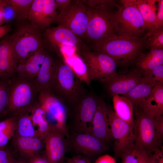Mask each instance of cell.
<instances>
[{"label": "cell", "mask_w": 163, "mask_h": 163, "mask_svg": "<svg viewBox=\"0 0 163 163\" xmlns=\"http://www.w3.org/2000/svg\"><path fill=\"white\" fill-rule=\"evenodd\" d=\"M145 48L143 37L114 34L95 44L91 49L108 55L113 59L117 66L127 67L134 64Z\"/></svg>", "instance_id": "1"}, {"label": "cell", "mask_w": 163, "mask_h": 163, "mask_svg": "<svg viewBox=\"0 0 163 163\" xmlns=\"http://www.w3.org/2000/svg\"><path fill=\"white\" fill-rule=\"evenodd\" d=\"M39 91L34 79L15 73L10 79L5 115L8 117L29 110L37 101Z\"/></svg>", "instance_id": "2"}, {"label": "cell", "mask_w": 163, "mask_h": 163, "mask_svg": "<svg viewBox=\"0 0 163 163\" xmlns=\"http://www.w3.org/2000/svg\"><path fill=\"white\" fill-rule=\"evenodd\" d=\"M83 83L71 67L61 59L49 89L63 101L68 108L74 104L86 91Z\"/></svg>", "instance_id": "3"}, {"label": "cell", "mask_w": 163, "mask_h": 163, "mask_svg": "<svg viewBox=\"0 0 163 163\" xmlns=\"http://www.w3.org/2000/svg\"><path fill=\"white\" fill-rule=\"evenodd\" d=\"M99 99L86 91L74 104L67 108L69 135L78 133L91 134L92 120Z\"/></svg>", "instance_id": "4"}, {"label": "cell", "mask_w": 163, "mask_h": 163, "mask_svg": "<svg viewBox=\"0 0 163 163\" xmlns=\"http://www.w3.org/2000/svg\"><path fill=\"white\" fill-rule=\"evenodd\" d=\"M135 110L133 132L135 147L140 151L152 155L160 149L163 138L158 133L155 119L142 109Z\"/></svg>", "instance_id": "5"}, {"label": "cell", "mask_w": 163, "mask_h": 163, "mask_svg": "<svg viewBox=\"0 0 163 163\" xmlns=\"http://www.w3.org/2000/svg\"><path fill=\"white\" fill-rule=\"evenodd\" d=\"M115 12H111L110 22L116 35L136 38L147 29V26L138 9L134 6L124 3Z\"/></svg>", "instance_id": "6"}, {"label": "cell", "mask_w": 163, "mask_h": 163, "mask_svg": "<svg viewBox=\"0 0 163 163\" xmlns=\"http://www.w3.org/2000/svg\"><path fill=\"white\" fill-rule=\"evenodd\" d=\"M9 38L17 67L43 47L39 29L31 23L21 26Z\"/></svg>", "instance_id": "7"}, {"label": "cell", "mask_w": 163, "mask_h": 163, "mask_svg": "<svg viewBox=\"0 0 163 163\" xmlns=\"http://www.w3.org/2000/svg\"><path fill=\"white\" fill-rule=\"evenodd\" d=\"M38 101L50 128L68 136V110L63 101L49 89L40 91Z\"/></svg>", "instance_id": "8"}, {"label": "cell", "mask_w": 163, "mask_h": 163, "mask_svg": "<svg viewBox=\"0 0 163 163\" xmlns=\"http://www.w3.org/2000/svg\"><path fill=\"white\" fill-rule=\"evenodd\" d=\"M114 7L110 4L88 7V21L85 39L91 43L92 46L108 37L116 34L110 20L111 9Z\"/></svg>", "instance_id": "9"}, {"label": "cell", "mask_w": 163, "mask_h": 163, "mask_svg": "<svg viewBox=\"0 0 163 163\" xmlns=\"http://www.w3.org/2000/svg\"><path fill=\"white\" fill-rule=\"evenodd\" d=\"M78 53L86 66L91 81L104 83L117 74L116 62L108 55L90 49L81 50Z\"/></svg>", "instance_id": "10"}, {"label": "cell", "mask_w": 163, "mask_h": 163, "mask_svg": "<svg viewBox=\"0 0 163 163\" xmlns=\"http://www.w3.org/2000/svg\"><path fill=\"white\" fill-rule=\"evenodd\" d=\"M88 9L83 1L72 0L58 14L55 23L69 29L80 39H85Z\"/></svg>", "instance_id": "11"}, {"label": "cell", "mask_w": 163, "mask_h": 163, "mask_svg": "<svg viewBox=\"0 0 163 163\" xmlns=\"http://www.w3.org/2000/svg\"><path fill=\"white\" fill-rule=\"evenodd\" d=\"M107 113L111 134L114 141L115 155L120 157L135 147L133 127L117 117L108 105Z\"/></svg>", "instance_id": "12"}, {"label": "cell", "mask_w": 163, "mask_h": 163, "mask_svg": "<svg viewBox=\"0 0 163 163\" xmlns=\"http://www.w3.org/2000/svg\"><path fill=\"white\" fill-rule=\"evenodd\" d=\"M44 35L47 41L57 53L66 49H75L78 51L88 48L73 32L61 25L48 28Z\"/></svg>", "instance_id": "13"}, {"label": "cell", "mask_w": 163, "mask_h": 163, "mask_svg": "<svg viewBox=\"0 0 163 163\" xmlns=\"http://www.w3.org/2000/svg\"><path fill=\"white\" fill-rule=\"evenodd\" d=\"M67 150H72L77 153L89 156L100 154L107 147L97 138L89 133H78L66 137Z\"/></svg>", "instance_id": "14"}, {"label": "cell", "mask_w": 163, "mask_h": 163, "mask_svg": "<svg viewBox=\"0 0 163 163\" xmlns=\"http://www.w3.org/2000/svg\"><path fill=\"white\" fill-rule=\"evenodd\" d=\"M56 9L54 0H34L27 18L39 29H47L55 23Z\"/></svg>", "instance_id": "15"}, {"label": "cell", "mask_w": 163, "mask_h": 163, "mask_svg": "<svg viewBox=\"0 0 163 163\" xmlns=\"http://www.w3.org/2000/svg\"><path fill=\"white\" fill-rule=\"evenodd\" d=\"M11 150L15 158L27 163L31 158L44 154V139L39 137H14Z\"/></svg>", "instance_id": "16"}, {"label": "cell", "mask_w": 163, "mask_h": 163, "mask_svg": "<svg viewBox=\"0 0 163 163\" xmlns=\"http://www.w3.org/2000/svg\"><path fill=\"white\" fill-rule=\"evenodd\" d=\"M146 82H148L146 78L135 68L126 73H117L104 83L108 92L113 96L123 95L138 84Z\"/></svg>", "instance_id": "17"}, {"label": "cell", "mask_w": 163, "mask_h": 163, "mask_svg": "<svg viewBox=\"0 0 163 163\" xmlns=\"http://www.w3.org/2000/svg\"><path fill=\"white\" fill-rule=\"evenodd\" d=\"M43 139L44 154L49 163H62L67 150L64 136L51 128L45 134Z\"/></svg>", "instance_id": "18"}, {"label": "cell", "mask_w": 163, "mask_h": 163, "mask_svg": "<svg viewBox=\"0 0 163 163\" xmlns=\"http://www.w3.org/2000/svg\"><path fill=\"white\" fill-rule=\"evenodd\" d=\"M107 106L103 100L99 99L92 120L91 134L108 147L113 139L109 123Z\"/></svg>", "instance_id": "19"}, {"label": "cell", "mask_w": 163, "mask_h": 163, "mask_svg": "<svg viewBox=\"0 0 163 163\" xmlns=\"http://www.w3.org/2000/svg\"><path fill=\"white\" fill-rule=\"evenodd\" d=\"M137 69L145 77L154 69L163 65V50L155 49L143 52L134 63Z\"/></svg>", "instance_id": "20"}, {"label": "cell", "mask_w": 163, "mask_h": 163, "mask_svg": "<svg viewBox=\"0 0 163 163\" xmlns=\"http://www.w3.org/2000/svg\"><path fill=\"white\" fill-rule=\"evenodd\" d=\"M46 52L43 47L40 49L17 66L15 73L29 78L34 79L40 70Z\"/></svg>", "instance_id": "21"}, {"label": "cell", "mask_w": 163, "mask_h": 163, "mask_svg": "<svg viewBox=\"0 0 163 163\" xmlns=\"http://www.w3.org/2000/svg\"><path fill=\"white\" fill-rule=\"evenodd\" d=\"M57 61L46 52L44 62L40 71L34 78L40 91L49 89L53 82L57 67Z\"/></svg>", "instance_id": "22"}, {"label": "cell", "mask_w": 163, "mask_h": 163, "mask_svg": "<svg viewBox=\"0 0 163 163\" xmlns=\"http://www.w3.org/2000/svg\"><path fill=\"white\" fill-rule=\"evenodd\" d=\"M17 67L9 38L4 39L0 42V76L11 77Z\"/></svg>", "instance_id": "23"}, {"label": "cell", "mask_w": 163, "mask_h": 163, "mask_svg": "<svg viewBox=\"0 0 163 163\" xmlns=\"http://www.w3.org/2000/svg\"><path fill=\"white\" fill-rule=\"evenodd\" d=\"M155 119L163 114V84L156 85L141 108Z\"/></svg>", "instance_id": "24"}, {"label": "cell", "mask_w": 163, "mask_h": 163, "mask_svg": "<svg viewBox=\"0 0 163 163\" xmlns=\"http://www.w3.org/2000/svg\"><path fill=\"white\" fill-rule=\"evenodd\" d=\"M157 0H123L122 3L135 6L139 10L147 26L148 30L153 28L156 18L157 7L155 2Z\"/></svg>", "instance_id": "25"}, {"label": "cell", "mask_w": 163, "mask_h": 163, "mask_svg": "<svg viewBox=\"0 0 163 163\" xmlns=\"http://www.w3.org/2000/svg\"><path fill=\"white\" fill-rule=\"evenodd\" d=\"M112 96L113 111L115 115L133 127L134 109L131 102L123 96L115 94Z\"/></svg>", "instance_id": "26"}, {"label": "cell", "mask_w": 163, "mask_h": 163, "mask_svg": "<svg viewBox=\"0 0 163 163\" xmlns=\"http://www.w3.org/2000/svg\"><path fill=\"white\" fill-rule=\"evenodd\" d=\"M155 85L148 82H143L138 84L123 95L130 100L133 105L134 109L140 108Z\"/></svg>", "instance_id": "27"}, {"label": "cell", "mask_w": 163, "mask_h": 163, "mask_svg": "<svg viewBox=\"0 0 163 163\" xmlns=\"http://www.w3.org/2000/svg\"><path fill=\"white\" fill-rule=\"evenodd\" d=\"M13 137L41 138L33 124L29 110L21 113L17 115Z\"/></svg>", "instance_id": "28"}, {"label": "cell", "mask_w": 163, "mask_h": 163, "mask_svg": "<svg viewBox=\"0 0 163 163\" xmlns=\"http://www.w3.org/2000/svg\"><path fill=\"white\" fill-rule=\"evenodd\" d=\"M33 124L39 136L43 139L45 134L51 129L45 116L44 112L37 101L29 110Z\"/></svg>", "instance_id": "29"}, {"label": "cell", "mask_w": 163, "mask_h": 163, "mask_svg": "<svg viewBox=\"0 0 163 163\" xmlns=\"http://www.w3.org/2000/svg\"><path fill=\"white\" fill-rule=\"evenodd\" d=\"M33 1L34 0H6V5L13 10L18 20L23 21L27 18Z\"/></svg>", "instance_id": "30"}, {"label": "cell", "mask_w": 163, "mask_h": 163, "mask_svg": "<svg viewBox=\"0 0 163 163\" xmlns=\"http://www.w3.org/2000/svg\"><path fill=\"white\" fill-rule=\"evenodd\" d=\"M143 38L145 48L150 50H163V27L148 30Z\"/></svg>", "instance_id": "31"}, {"label": "cell", "mask_w": 163, "mask_h": 163, "mask_svg": "<svg viewBox=\"0 0 163 163\" xmlns=\"http://www.w3.org/2000/svg\"><path fill=\"white\" fill-rule=\"evenodd\" d=\"M10 78L0 76V116L5 115L7 110Z\"/></svg>", "instance_id": "32"}, {"label": "cell", "mask_w": 163, "mask_h": 163, "mask_svg": "<svg viewBox=\"0 0 163 163\" xmlns=\"http://www.w3.org/2000/svg\"><path fill=\"white\" fill-rule=\"evenodd\" d=\"M145 77L149 82L155 85L163 84V65L153 69Z\"/></svg>", "instance_id": "33"}, {"label": "cell", "mask_w": 163, "mask_h": 163, "mask_svg": "<svg viewBox=\"0 0 163 163\" xmlns=\"http://www.w3.org/2000/svg\"><path fill=\"white\" fill-rule=\"evenodd\" d=\"M140 150L135 147L123 154L120 157L121 163H138Z\"/></svg>", "instance_id": "34"}, {"label": "cell", "mask_w": 163, "mask_h": 163, "mask_svg": "<svg viewBox=\"0 0 163 163\" xmlns=\"http://www.w3.org/2000/svg\"><path fill=\"white\" fill-rule=\"evenodd\" d=\"M16 158L12 151L6 146L0 148V163H13Z\"/></svg>", "instance_id": "35"}, {"label": "cell", "mask_w": 163, "mask_h": 163, "mask_svg": "<svg viewBox=\"0 0 163 163\" xmlns=\"http://www.w3.org/2000/svg\"><path fill=\"white\" fill-rule=\"evenodd\" d=\"M157 12L153 25V28L157 29L163 27V0H158Z\"/></svg>", "instance_id": "36"}, {"label": "cell", "mask_w": 163, "mask_h": 163, "mask_svg": "<svg viewBox=\"0 0 163 163\" xmlns=\"http://www.w3.org/2000/svg\"><path fill=\"white\" fill-rule=\"evenodd\" d=\"M155 157L153 154L150 155L144 151H140L138 163H155Z\"/></svg>", "instance_id": "37"}, {"label": "cell", "mask_w": 163, "mask_h": 163, "mask_svg": "<svg viewBox=\"0 0 163 163\" xmlns=\"http://www.w3.org/2000/svg\"><path fill=\"white\" fill-rule=\"evenodd\" d=\"M65 163H91L87 158L80 155L68 159Z\"/></svg>", "instance_id": "38"}, {"label": "cell", "mask_w": 163, "mask_h": 163, "mask_svg": "<svg viewBox=\"0 0 163 163\" xmlns=\"http://www.w3.org/2000/svg\"><path fill=\"white\" fill-rule=\"evenodd\" d=\"M155 126L158 133L163 137V116L160 117L155 119Z\"/></svg>", "instance_id": "39"}, {"label": "cell", "mask_w": 163, "mask_h": 163, "mask_svg": "<svg viewBox=\"0 0 163 163\" xmlns=\"http://www.w3.org/2000/svg\"><path fill=\"white\" fill-rule=\"evenodd\" d=\"M95 163H116L114 158L108 155H105L99 157Z\"/></svg>", "instance_id": "40"}, {"label": "cell", "mask_w": 163, "mask_h": 163, "mask_svg": "<svg viewBox=\"0 0 163 163\" xmlns=\"http://www.w3.org/2000/svg\"><path fill=\"white\" fill-rule=\"evenodd\" d=\"M28 163H49L44 154L37 155L30 159Z\"/></svg>", "instance_id": "41"}, {"label": "cell", "mask_w": 163, "mask_h": 163, "mask_svg": "<svg viewBox=\"0 0 163 163\" xmlns=\"http://www.w3.org/2000/svg\"><path fill=\"white\" fill-rule=\"evenodd\" d=\"M70 0H56V6L60 11L65 9L71 2Z\"/></svg>", "instance_id": "42"}, {"label": "cell", "mask_w": 163, "mask_h": 163, "mask_svg": "<svg viewBox=\"0 0 163 163\" xmlns=\"http://www.w3.org/2000/svg\"><path fill=\"white\" fill-rule=\"evenodd\" d=\"M11 29L10 26L8 24L0 26V39L9 32Z\"/></svg>", "instance_id": "43"}, {"label": "cell", "mask_w": 163, "mask_h": 163, "mask_svg": "<svg viewBox=\"0 0 163 163\" xmlns=\"http://www.w3.org/2000/svg\"><path fill=\"white\" fill-rule=\"evenodd\" d=\"M5 7L2 6H0V26H2L6 20Z\"/></svg>", "instance_id": "44"}, {"label": "cell", "mask_w": 163, "mask_h": 163, "mask_svg": "<svg viewBox=\"0 0 163 163\" xmlns=\"http://www.w3.org/2000/svg\"><path fill=\"white\" fill-rule=\"evenodd\" d=\"M0 6L6 7V0H0Z\"/></svg>", "instance_id": "45"}, {"label": "cell", "mask_w": 163, "mask_h": 163, "mask_svg": "<svg viewBox=\"0 0 163 163\" xmlns=\"http://www.w3.org/2000/svg\"></svg>", "instance_id": "46"}]
</instances>
